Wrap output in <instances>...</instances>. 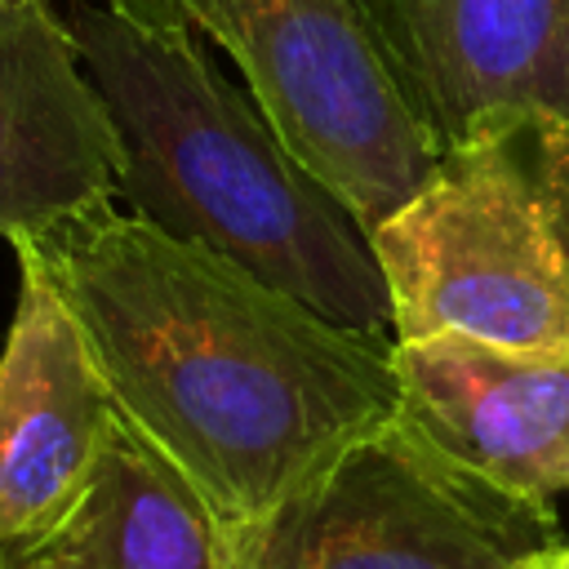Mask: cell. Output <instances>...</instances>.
I'll return each instance as SVG.
<instances>
[{
  "instance_id": "1",
  "label": "cell",
  "mask_w": 569,
  "mask_h": 569,
  "mask_svg": "<svg viewBox=\"0 0 569 569\" xmlns=\"http://www.w3.org/2000/svg\"><path fill=\"white\" fill-rule=\"evenodd\" d=\"M76 316L124 427L222 525L253 520L396 418L391 333L320 316L116 200L13 244Z\"/></svg>"
},
{
  "instance_id": "2",
  "label": "cell",
  "mask_w": 569,
  "mask_h": 569,
  "mask_svg": "<svg viewBox=\"0 0 569 569\" xmlns=\"http://www.w3.org/2000/svg\"><path fill=\"white\" fill-rule=\"evenodd\" d=\"M80 62L111 116L116 200L320 316L391 333V298L356 209L320 182L178 13L71 0Z\"/></svg>"
},
{
  "instance_id": "3",
  "label": "cell",
  "mask_w": 569,
  "mask_h": 569,
  "mask_svg": "<svg viewBox=\"0 0 569 569\" xmlns=\"http://www.w3.org/2000/svg\"><path fill=\"white\" fill-rule=\"evenodd\" d=\"M369 240L396 342H569V124L542 111L485 120Z\"/></svg>"
},
{
  "instance_id": "4",
  "label": "cell",
  "mask_w": 569,
  "mask_h": 569,
  "mask_svg": "<svg viewBox=\"0 0 569 569\" xmlns=\"http://www.w3.org/2000/svg\"><path fill=\"white\" fill-rule=\"evenodd\" d=\"M560 542L547 502L489 485L387 418L271 511L227 525V569H520Z\"/></svg>"
},
{
  "instance_id": "5",
  "label": "cell",
  "mask_w": 569,
  "mask_h": 569,
  "mask_svg": "<svg viewBox=\"0 0 569 569\" xmlns=\"http://www.w3.org/2000/svg\"><path fill=\"white\" fill-rule=\"evenodd\" d=\"M244 76L284 147L373 231L431 173L436 142L413 116L365 0H169Z\"/></svg>"
},
{
  "instance_id": "6",
  "label": "cell",
  "mask_w": 569,
  "mask_h": 569,
  "mask_svg": "<svg viewBox=\"0 0 569 569\" xmlns=\"http://www.w3.org/2000/svg\"><path fill=\"white\" fill-rule=\"evenodd\" d=\"M116 427L89 342L44 280L18 258V302L0 351V551L40 542L89 489Z\"/></svg>"
},
{
  "instance_id": "7",
  "label": "cell",
  "mask_w": 569,
  "mask_h": 569,
  "mask_svg": "<svg viewBox=\"0 0 569 569\" xmlns=\"http://www.w3.org/2000/svg\"><path fill=\"white\" fill-rule=\"evenodd\" d=\"M396 418L489 485L556 502L569 493V342L493 347L413 338L391 347Z\"/></svg>"
},
{
  "instance_id": "8",
  "label": "cell",
  "mask_w": 569,
  "mask_h": 569,
  "mask_svg": "<svg viewBox=\"0 0 569 569\" xmlns=\"http://www.w3.org/2000/svg\"><path fill=\"white\" fill-rule=\"evenodd\" d=\"M436 151L498 116L569 124V0H365Z\"/></svg>"
},
{
  "instance_id": "9",
  "label": "cell",
  "mask_w": 569,
  "mask_h": 569,
  "mask_svg": "<svg viewBox=\"0 0 569 569\" xmlns=\"http://www.w3.org/2000/svg\"><path fill=\"white\" fill-rule=\"evenodd\" d=\"M116 129L49 0H0V236L116 200Z\"/></svg>"
},
{
  "instance_id": "10",
  "label": "cell",
  "mask_w": 569,
  "mask_h": 569,
  "mask_svg": "<svg viewBox=\"0 0 569 569\" xmlns=\"http://www.w3.org/2000/svg\"><path fill=\"white\" fill-rule=\"evenodd\" d=\"M0 569H227V525L133 427H111L80 502Z\"/></svg>"
},
{
  "instance_id": "11",
  "label": "cell",
  "mask_w": 569,
  "mask_h": 569,
  "mask_svg": "<svg viewBox=\"0 0 569 569\" xmlns=\"http://www.w3.org/2000/svg\"><path fill=\"white\" fill-rule=\"evenodd\" d=\"M520 569H565V542L556 547V551H542V556H533L529 565H520Z\"/></svg>"
},
{
  "instance_id": "12",
  "label": "cell",
  "mask_w": 569,
  "mask_h": 569,
  "mask_svg": "<svg viewBox=\"0 0 569 569\" xmlns=\"http://www.w3.org/2000/svg\"><path fill=\"white\" fill-rule=\"evenodd\" d=\"M565 569H569V538H565Z\"/></svg>"
}]
</instances>
